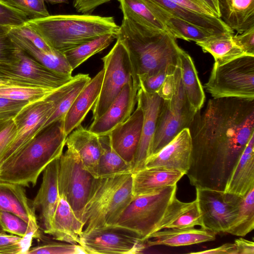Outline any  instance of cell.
Masks as SVG:
<instances>
[{"label": "cell", "instance_id": "9c48e42d", "mask_svg": "<svg viewBox=\"0 0 254 254\" xmlns=\"http://www.w3.org/2000/svg\"><path fill=\"white\" fill-rule=\"evenodd\" d=\"M96 179L84 168L76 152L71 147L67 146L65 152L60 157L59 195L65 199L80 220L83 210L90 196Z\"/></svg>", "mask_w": 254, "mask_h": 254}, {"label": "cell", "instance_id": "db71d44e", "mask_svg": "<svg viewBox=\"0 0 254 254\" xmlns=\"http://www.w3.org/2000/svg\"><path fill=\"white\" fill-rule=\"evenodd\" d=\"M235 244L238 254H254V243L240 238L236 239Z\"/></svg>", "mask_w": 254, "mask_h": 254}, {"label": "cell", "instance_id": "91938a15", "mask_svg": "<svg viewBox=\"0 0 254 254\" xmlns=\"http://www.w3.org/2000/svg\"><path fill=\"white\" fill-rule=\"evenodd\" d=\"M196 0V1H198V2H200L201 3L203 4V5H205L203 3V2L201 0ZM205 6H206V5H205ZM206 7H207V6H206ZM207 8H208V7H207ZM208 9H209V8H208Z\"/></svg>", "mask_w": 254, "mask_h": 254}, {"label": "cell", "instance_id": "83f0119b", "mask_svg": "<svg viewBox=\"0 0 254 254\" xmlns=\"http://www.w3.org/2000/svg\"><path fill=\"white\" fill-rule=\"evenodd\" d=\"M219 18L241 33L254 27V0H217Z\"/></svg>", "mask_w": 254, "mask_h": 254}, {"label": "cell", "instance_id": "7bdbcfd3", "mask_svg": "<svg viewBox=\"0 0 254 254\" xmlns=\"http://www.w3.org/2000/svg\"><path fill=\"white\" fill-rule=\"evenodd\" d=\"M28 19L20 11L0 0V25L19 27L26 23Z\"/></svg>", "mask_w": 254, "mask_h": 254}, {"label": "cell", "instance_id": "9f6ffc18", "mask_svg": "<svg viewBox=\"0 0 254 254\" xmlns=\"http://www.w3.org/2000/svg\"><path fill=\"white\" fill-rule=\"evenodd\" d=\"M12 27L0 25V37L8 34Z\"/></svg>", "mask_w": 254, "mask_h": 254}, {"label": "cell", "instance_id": "d4e9b609", "mask_svg": "<svg viewBox=\"0 0 254 254\" xmlns=\"http://www.w3.org/2000/svg\"><path fill=\"white\" fill-rule=\"evenodd\" d=\"M195 226H203L197 200L185 202L179 200L176 195L169 204L155 232L164 229H182Z\"/></svg>", "mask_w": 254, "mask_h": 254}, {"label": "cell", "instance_id": "f907efd6", "mask_svg": "<svg viewBox=\"0 0 254 254\" xmlns=\"http://www.w3.org/2000/svg\"><path fill=\"white\" fill-rule=\"evenodd\" d=\"M176 80L174 72L167 74L156 93L164 100H170L175 92Z\"/></svg>", "mask_w": 254, "mask_h": 254}, {"label": "cell", "instance_id": "e0dca14e", "mask_svg": "<svg viewBox=\"0 0 254 254\" xmlns=\"http://www.w3.org/2000/svg\"><path fill=\"white\" fill-rule=\"evenodd\" d=\"M191 150L190 130L186 128L160 150L148 157L144 168L156 167L175 170L186 175L190 166Z\"/></svg>", "mask_w": 254, "mask_h": 254}, {"label": "cell", "instance_id": "d6986e66", "mask_svg": "<svg viewBox=\"0 0 254 254\" xmlns=\"http://www.w3.org/2000/svg\"><path fill=\"white\" fill-rule=\"evenodd\" d=\"M143 120L142 109L137 105L130 116L109 133L114 150L132 166L141 135Z\"/></svg>", "mask_w": 254, "mask_h": 254}, {"label": "cell", "instance_id": "c3c4849f", "mask_svg": "<svg viewBox=\"0 0 254 254\" xmlns=\"http://www.w3.org/2000/svg\"><path fill=\"white\" fill-rule=\"evenodd\" d=\"M234 43L247 55L254 56V27L241 33L232 35Z\"/></svg>", "mask_w": 254, "mask_h": 254}, {"label": "cell", "instance_id": "680465c9", "mask_svg": "<svg viewBox=\"0 0 254 254\" xmlns=\"http://www.w3.org/2000/svg\"><path fill=\"white\" fill-rule=\"evenodd\" d=\"M6 232L2 226L0 221V234H6Z\"/></svg>", "mask_w": 254, "mask_h": 254}, {"label": "cell", "instance_id": "9a60e30c", "mask_svg": "<svg viewBox=\"0 0 254 254\" xmlns=\"http://www.w3.org/2000/svg\"><path fill=\"white\" fill-rule=\"evenodd\" d=\"M164 100L156 93H149L139 87L137 95V105L143 114L141 135L132 163V173L144 168V163L149 156L159 114Z\"/></svg>", "mask_w": 254, "mask_h": 254}, {"label": "cell", "instance_id": "4316f807", "mask_svg": "<svg viewBox=\"0 0 254 254\" xmlns=\"http://www.w3.org/2000/svg\"><path fill=\"white\" fill-rule=\"evenodd\" d=\"M0 210L14 214L27 222L39 227L34 208L24 187L0 181Z\"/></svg>", "mask_w": 254, "mask_h": 254}, {"label": "cell", "instance_id": "d590c367", "mask_svg": "<svg viewBox=\"0 0 254 254\" xmlns=\"http://www.w3.org/2000/svg\"><path fill=\"white\" fill-rule=\"evenodd\" d=\"M57 89L0 83V97L11 100L32 103L46 99Z\"/></svg>", "mask_w": 254, "mask_h": 254}, {"label": "cell", "instance_id": "ee69618b", "mask_svg": "<svg viewBox=\"0 0 254 254\" xmlns=\"http://www.w3.org/2000/svg\"><path fill=\"white\" fill-rule=\"evenodd\" d=\"M9 31L28 40L43 51L53 53L55 51L27 22L19 27H11Z\"/></svg>", "mask_w": 254, "mask_h": 254}, {"label": "cell", "instance_id": "603a6c76", "mask_svg": "<svg viewBox=\"0 0 254 254\" xmlns=\"http://www.w3.org/2000/svg\"><path fill=\"white\" fill-rule=\"evenodd\" d=\"M83 229L82 222L75 215L65 199L60 195L48 234L59 241L79 244Z\"/></svg>", "mask_w": 254, "mask_h": 254}, {"label": "cell", "instance_id": "f1b7e54d", "mask_svg": "<svg viewBox=\"0 0 254 254\" xmlns=\"http://www.w3.org/2000/svg\"><path fill=\"white\" fill-rule=\"evenodd\" d=\"M161 7L173 16L215 33H234L219 18L201 14L187 8L172 0H146Z\"/></svg>", "mask_w": 254, "mask_h": 254}, {"label": "cell", "instance_id": "2e32d148", "mask_svg": "<svg viewBox=\"0 0 254 254\" xmlns=\"http://www.w3.org/2000/svg\"><path fill=\"white\" fill-rule=\"evenodd\" d=\"M139 87L133 78L127 82L105 113L93 120L88 129L98 135L107 134L125 122L133 112Z\"/></svg>", "mask_w": 254, "mask_h": 254}, {"label": "cell", "instance_id": "681fc988", "mask_svg": "<svg viewBox=\"0 0 254 254\" xmlns=\"http://www.w3.org/2000/svg\"><path fill=\"white\" fill-rule=\"evenodd\" d=\"M16 135V127L12 120L0 131V159L15 139Z\"/></svg>", "mask_w": 254, "mask_h": 254}, {"label": "cell", "instance_id": "52a82bcc", "mask_svg": "<svg viewBox=\"0 0 254 254\" xmlns=\"http://www.w3.org/2000/svg\"><path fill=\"white\" fill-rule=\"evenodd\" d=\"M204 87L213 98L254 100V56L244 55L221 65L214 63Z\"/></svg>", "mask_w": 254, "mask_h": 254}, {"label": "cell", "instance_id": "8fae6325", "mask_svg": "<svg viewBox=\"0 0 254 254\" xmlns=\"http://www.w3.org/2000/svg\"><path fill=\"white\" fill-rule=\"evenodd\" d=\"M102 60L104 74L99 96L92 109L93 120L105 113L124 85L133 78L128 53L119 39Z\"/></svg>", "mask_w": 254, "mask_h": 254}, {"label": "cell", "instance_id": "7a4b0ae2", "mask_svg": "<svg viewBox=\"0 0 254 254\" xmlns=\"http://www.w3.org/2000/svg\"><path fill=\"white\" fill-rule=\"evenodd\" d=\"M119 39L128 53L133 80L139 86L138 78L166 69L174 73L180 66L183 50L176 38L167 31L144 26L123 17Z\"/></svg>", "mask_w": 254, "mask_h": 254}, {"label": "cell", "instance_id": "3957f363", "mask_svg": "<svg viewBox=\"0 0 254 254\" xmlns=\"http://www.w3.org/2000/svg\"><path fill=\"white\" fill-rule=\"evenodd\" d=\"M66 137L64 119L44 127L0 168V181L34 187L46 167L63 154Z\"/></svg>", "mask_w": 254, "mask_h": 254}, {"label": "cell", "instance_id": "74e56055", "mask_svg": "<svg viewBox=\"0 0 254 254\" xmlns=\"http://www.w3.org/2000/svg\"><path fill=\"white\" fill-rule=\"evenodd\" d=\"M254 228V188L242 197L238 215L226 233L244 237Z\"/></svg>", "mask_w": 254, "mask_h": 254}, {"label": "cell", "instance_id": "ab89813d", "mask_svg": "<svg viewBox=\"0 0 254 254\" xmlns=\"http://www.w3.org/2000/svg\"><path fill=\"white\" fill-rule=\"evenodd\" d=\"M85 254L79 244L67 243L46 242L30 248L26 254Z\"/></svg>", "mask_w": 254, "mask_h": 254}, {"label": "cell", "instance_id": "8992f818", "mask_svg": "<svg viewBox=\"0 0 254 254\" xmlns=\"http://www.w3.org/2000/svg\"><path fill=\"white\" fill-rule=\"evenodd\" d=\"M177 185L156 192L135 196L116 223L110 228L121 229L145 241L162 220L176 195Z\"/></svg>", "mask_w": 254, "mask_h": 254}, {"label": "cell", "instance_id": "7402d4cb", "mask_svg": "<svg viewBox=\"0 0 254 254\" xmlns=\"http://www.w3.org/2000/svg\"><path fill=\"white\" fill-rule=\"evenodd\" d=\"M185 174L179 171L161 168H145L132 173L134 197L156 192L177 183Z\"/></svg>", "mask_w": 254, "mask_h": 254}, {"label": "cell", "instance_id": "30bf717a", "mask_svg": "<svg viewBox=\"0 0 254 254\" xmlns=\"http://www.w3.org/2000/svg\"><path fill=\"white\" fill-rule=\"evenodd\" d=\"M69 82L46 99L28 103L15 116L13 120L16 135L0 159V168L43 129L66 91Z\"/></svg>", "mask_w": 254, "mask_h": 254}, {"label": "cell", "instance_id": "f5cc1de1", "mask_svg": "<svg viewBox=\"0 0 254 254\" xmlns=\"http://www.w3.org/2000/svg\"><path fill=\"white\" fill-rule=\"evenodd\" d=\"M193 254H238L235 243H226L215 248L197 252H192Z\"/></svg>", "mask_w": 254, "mask_h": 254}, {"label": "cell", "instance_id": "7dc6e473", "mask_svg": "<svg viewBox=\"0 0 254 254\" xmlns=\"http://www.w3.org/2000/svg\"><path fill=\"white\" fill-rule=\"evenodd\" d=\"M19 49L8 33L0 37V66L12 63L16 58Z\"/></svg>", "mask_w": 254, "mask_h": 254}, {"label": "cell", "instance_id": "836d02e7", "mask_svg": "<svg viewBox=\"0 0 254 254\" xmlns=\"http://www.w3.org/2000/svg\"><path fill=\"white\" fill-rule=\"evenodd\" d=\"M117 34L109 33L84 42L63 53L73 70L92 56L107 48L115 39Z\"/></svg>", "mask_w": 254, "mask_h": 254}, {"label": "cell", "instance_id": "ac0fdd59", "mask_svg": "<svg viewBox=\"0 0 254 254\" xmlns=\"http://www.w3.org/2000/svg\"><path fill=\"white\" fill-rule=\"evenodd\" d=\"M60 157L51 162L43 171L42 182L32 205L40 212L44 232L48 234L60 199L58 174Z\"/></svg>", "mask_w": 254, "mask_h": 254}, {"label": "cell", "instance_id": "e575fe53", "mask_svg": "<svg viewBox=\"0 0 254 254\" xmlns=\"http://www.w3.org/2000/svg\"><path fill=\"white\" fill-rule=\"evenodd\" d=\"M123 17L149 28L167 31L159 20L142 0H118Z\"/></svg>", "mask_w": 254, "mask_h": 254}, {"label": "cell", "instance_id": "4dcf8cb0", "mask_svg": "<svg viewBox=\"0 0 254 254\" xmlns=\"http://www.w3.org/2000/svg\"><path fill=\"white\" fill-rule=\"evenodd\" d=\"M180 68L183 86L187 99L197 112L204 102L205 94L193 60L184 50L180 55Z\"/></svg>", "mask_w": 254, "mask_h": 254}, {"label": "cell", "instance_id": "6f0895ef", "mask_svg": "<svg viewBox=\"0 0 254 254\" xmlns=\"http://www.w3.org/2000/svg\"><path fill=\"white\" fill-rule=\"evenodd\" d=\"M45 1L50 3L51 4H57L68 2V0H44Z\"/></svg>", "mask_w": 254, "mask_h": 254}, {"label": "cell", "instance_id": "ba28073f", "mask_svg": "<svg viewBox=\"0 0 254 254\" xmlns=\"http://www.w3.org/2000/svg\"><path fill=\"white\" fill-rule=\"evenodd\" d=\"M174 74L176 80L175 92L170 100H164L158 118L149 156L160 150L184 129L189 128L196 112L189 103L185 93L180 67L176 68Z\"/></svg>", "mask_w": 254, "mask_h": 254}, {"label": "cell", "instance_id": "44dd1931", "mask_svg": "<svg viewBox=\"0 0 254 254\" xmlns=\"http://www.w3.org/2000/svg\"><path fill=\"white\" fill-rule=\"evenodd\" d=\"M65 145L79 155L83 167L95 178L102 152L99 135L79 125L66 137Z\"/></svg>", "mask_w": 254, "mask_h": 254}, {"label": "cell", "instance_id": "f546056e", "mask_svg": "<svg viewBox=\"0 0 254 254\" xmlns=\"http://www.w3.org/2000/svg\"><path fill=\"white\" fill-rule=\"evenodd\" d=\"M8 35L19 47L46 67L58 73L71 75L73 70L63 53L57 50L46 52L10 31Z\"/></svg>", "mask_w": 254, "mask_h": 254}, {"label": "cell", "instance_id": "bcb514c9", "mask_svg": "<svg viewBox=\"0 0 254 254\" xmlns=\"http://www.w3.org/2000/svg\"><path fill=\"white\" fill-rule=\"evenodd\" d=\"M173 73L164 69L157 72L143 75L138 78L139 87L149 93H156L163 83L168 74Z\"/></svg>", "mask_w": 254, "mask_h": 254}, {"label": "cell", "instance_id": "7c38bea8", "mask_svg": "<svg viewBox=\"0 0 254 254\" xmlns=\"http://www.w3.org/2000/svg\"><path fill=\"white\" fill-rule=\"evenodd\" d=\"M73 76L58 73L46 67L20 47L15 60L0 66L2 83L58 89Z\"/></svg>", "mask_w": 254, "mask_h": 254}, {"label": "cell", "instance_id": "8d00e7d4", "mask_svg": "<svg viewBox=\"0 0 254 254\" xmlns=\"http://www.w3.org/2000/svg\"><path fill=\"white\" fill-rule=\"evenodd\" d=\"M91 79L88 74H78L73 76L69 83V86L65 93L57 104V106L48 120L43 129L52 123L64 119L76 97Z\"/></svg>", "mask_w": 254, "mask_h": 254}, {"label": "cell", "instance_id": "f6af8a7d", "mask_svg": "<svg viewBox=\"0 0 254 254\" xmlns=\"http://www.w3.org/2000/svg\"><path fill=\"white\" fill-rule=\"evenodd\" d=\"M28 103V102L11 100L0 97V131Z\"/></svg>", "mask_w": 254, "mask_h": 254}, {"label": "cell", "instance_id": "ffe728a7", "mask_svg": "<svg viewBox=\"0 0 254 254\" xmlns=\"http://www.w3.org/2000/svg\"><path fill=\"white\" fill-rule=\"evenodd\" d=\"M104 70L103 68L91 78L75 98L64 118V131L67 135L81 125L99 96Z\"/></svg>", "mask_w": 254, "mask_h": 254}, {"label": "cell", "instance_id": "5bb4252c", "mask_svg": "<svg viewBox=\"0 0 254 254\" xmlns=\"http://www.w3.org/2000/svg\"><path fill=\"white\" fill-rule=\"evenodd\" d=\"M79 245L86 254H133L145 248L144 243L134 235L113 228L82 232Z\"/></svg>", "mask_w": 254, "mask_h": 254}, {"label": "cell", "instance_id": "6da1fadb", "mask_svg": "<svg viewBox=\"0 0 254 254\" xmlns=\"http://www.w3.org/2000/svg\"><path fill=\"white\" fill-rule=\"evenodd\" d=\"M192 143L186 173L195 188L224 191L254 134V100L213 98L197 111L189 127Z\"/></svg>", "mask_w": 254, "mask_h": 254}, {"label": "cell", "instance_id": "b9f144b4", "mask_svg": "<svg viewBox=\"0 0 254 254\" xmlns=\"http://www.w3.org/2000/svg\"><path fill=\"white\" fill-rule=\"evenodd\" d=\"M20 11L29 19H36L50 15L44 0H2Z\"/></svg>", "mask_w": 254, "mask_h": 254}, {"label": "cell", "instance_id": "60d3db41", "mask_svg": "<svg viewBox=\"0 0 254 254\" xmlns=\"http://www.w3.org/2000/svg\"><path fill=\"white\" fill-rule=\"evenodd\" d=\"M33 239L32 237L22 238L12 234H0V254H26Z\"/></svg>", "mask_w": 254, "mask_h": 254}, {"label": "cell", "instance_id": "94428289", "mask_svg": "<svg viewBox=\"0 0 254 254\" xmlns=\"http://www.w3.org/2000/svg\"><path fill=\"white\" fill-rule=\"evenodd\" d=\"M2 83V82H1V80L0 79V83Z\"/></svg>", "mask_w": 254, "mask_h": 254}, {"label": "cell", "instance_id": "d6a6232c", "mask_svg": "<svg viewBox=\"0 0 254 254\" xmlns=\"http://www.w3.org/2000/svg\"><path fill=\"white\" fill-rule=\"evenodd\" d=\"M99 137L102 152L98 165L97 178L132 173V165L124 160L112 147L109 133L99 135Z\"/></svg>", "mask_w": 254, "mask_h": 254}, {"label": "cell", "instance_id": "11a10c76", "mask_svg": "<svg viewBox=\"0 0 254 254\" xmlns=\"http://www.w3.org/2000/svg\"><path fill=\"white\" fill-rule=\"evenodd\" d=\"M201 0L209 8V9L212 12V13L215 16L219 17L220 14L217 0Z\"/></svg>", "mask_w": 254, "mask_h": 254}, {"label": "cell", "instance_id": "816d5d0a", "mask_svg": "<svg viewBox=\"0 0 254 254\" xmlns=\"http://www.w3.org/2000/svg\"><path fill=\"white\" fill-rule=\"evenodd\" d=\"M111 0H73V6L83 14H90L99 6Z\"/></svg>", "mask_w": 254, "mask_h": 254}, {"label": "cell", "instance_id": "277c9868", "mask_svg": "<svg viewBox=\"0 0 254 254\" xmlns=\"http://www.w3.org/2000/svg\"><path fill=\"white\" fill-rule=\"evenodd\" d=\"M27 23L53 49L63 53L96 37L118 34L120 27L113 17L88 14L50 15L29 19Z\"/></svg>", "mask_w": 254, "mask_h": 254}, {"label": "cell", "instance_id": "1f68e13d", "mask_svg": "<svg viewBox=\"0 0 254 254\" xmlns=\"http://www.w3.org/2000/svg\"><path fill=\"white\" fill-rule=\"evenodd\" d=\"M234 33L215 34L207 39L195 42L205 53L210 54L217 65H221L247 55L233 41Z\"/></svg>", "mask_w": 254, "mask_h": 254}, {"label": "cell", "instance_id": "f35d334b", "mask_svg": "<svg viewBox=\"0 0 254 254\" xmlns=\"http://www.w3.org/2000/svg\"><path fill=\"white\" fill-rule=\"evenodd\" d=\"M0 221L5 231L11 234L22 238H41L39 227L27 222L14 214L0 210Z\"/></svg>", "mask_w": 254, "mask_h": 254}, {"label": "cell", "instance_id": "484cf974", "mask_svg": "<svg viewBox=\"0 0 254 254\" xmlns=\"http://www.w3.org/2000/svg\"><path fill=\"white\" fill-rule=\"evenodd\" d=\"M254 188V134L244 149L224 192L244 197Z\"/></svg>", "mask_w": 254, "mask_h": 254}, {"label": "cell", "instance_id": "5b68a950", "mask_svg": "<svg viewBox=\"0 0 254 254\" xmlns=\"http://www.w3.org/2000/svg\"><path fill=\"white\" fill-rule=\"evenodd\" d=\"M133 197L132 173L97 178L83 210V232L111 227Z\"/></svg>", "mask_w": 254, "mask_h": 254}, {"label": "cell", "instance_id": "cb8c5ba5", "mask_svg": "<svg viewBox=\"0 0 254 254\" xmlns=\"http://www.w3.org/2000/svg\"><path fill=\"white\" fill-rule=\"evenodd\" d=\"M162 230L152 233L143 242L145 248L157 245L185 246L212 241L215 239L216 234L202 228Z\"/></svg>", "mask_w": 254, "mask_h": 254}, {"label": "cell", "instance_id": "4fadbf2b", "mask_svg": "<svg viewBox=\"0 0 254 254\" xmlns=\"http://www.w3.org/2000/svg\"><path fill=\"white\" fill-rule=\"evenodd\" d=\"M195 189L202 228L216 234L226 233L238 215L242 197L220 190Z\"/></svg>", "mask_w": 254, "mask_h": 254}]
</instances>
